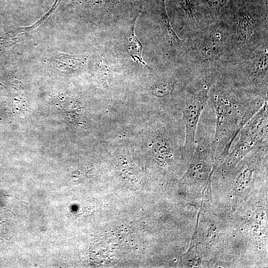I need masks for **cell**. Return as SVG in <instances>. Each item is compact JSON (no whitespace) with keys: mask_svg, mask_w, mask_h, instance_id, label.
Segmentation results:
<instances>
[{"mask_svg":"<svg viewBox=\"0 0 268 268\" xmlns=\"http://www.w3.org/2000/svg\"><path fill=\"white\" fill-rule=\"evenodd\" d=\"M215 116L212 141L214 157L226 156L243 126L268 101V96L257 93H240L216 87L211 95Z\"/></svg>","mask_w":268,"mask_h":268,"instance_id":"obj_1","label":"cell"},{"mask_svg":"<svg viewBox=\"0 0 268 268\" xmlns=\"http://www.w3.org/2000/svg\"><path fill=\"white\" fill-rule=\"evenodd\" d=\"M214 75L198 78L187 97L181 110L185 132V146L189 157L195 147L196 133L199 119L209 100V91L215 80Z\"/></svg>","mask_w":268,"mask_h":268,"instance_id":"obj_2","label":"cell"},{"mask_svg":"<svg viewBox=\"0 0 268 268\" xmlns=\"http://www.w3.org/2000/svg\"><path fill=\"white\" fill-rule=\"evenodd\" d=\"M268 103L262 107L243 126L233 141L228 154L230 165L251 150L268 145Z\"/></svg>","mask_w":268,"mask_h":268,"instance_id":"obj_3","label":"cell"},{"mask_svg":"<svg viewBox=\"0 0 268 268\" xmlns=\"http://www.w3.org/2000/svg\"><path fill=\"white\" fill-rule=\"evenodd\" d=\"M135 22L133 26L131 36L129 38L128 51L130 56L135 62H138L144 66H146L141 57L142 44L135 34Z\"/></svg>","mask_w":268,"mask_h":268,"instance_id":"obj_4","label":"cell"},{"mask_svg":"<svg viewBox=\"0 0 268 268\" xmlns=\"http://www.w3.org/2000/svg\"><path fill=\"white\" fill-rule=\"evenodd\" d=\"M175 83V81L171 79H163L153 85L152 92L157 97H165L172 93Z\"/></svg>","mask_w":268,"mask_h":268,"instance_id":"obj_5","label":"cell"},{"mask_svg":"<svg viewBox=\"0 0 268 268\" xmlns=\"http://www.w3.org/2000/svg\"><path fill=\"white\" fill-rule=\"evenodd\" d=\"M250 30V25L245 17L240 19L237 29V34L239 39L241 41L246 40Z\"/></svg>","mask_w":268,"mask_h":268,"instance_id":"obj_6","label":"cell"},{"mask_svg":"<svg viewBox=\"0 0 268 268\" xmlns=\"http://www.w3.org/2000/svg\"><path fill=\"white\" fill-rule=\"evenodd\" d=\"M182 7L192 18L195 17V12L194 6L189 0H177Z\"/></svg>","mask_w":268,"mask_h":268,"instance_id":"obj_7","label":"cell"},{"mask_svg":"<svg viewBox=\"0 0 268 268\" xmlns=\"http://www.w3.org/2000/svg\"><path fill=\"white\" fill-rule=\"evenodd\" d=\"M209 5L215 8L219 9L226 3L227 0H207Z\"/></svg>","mask_w":268,"mask_h":268,"instance_id":"obj_8","label":"cell"}]
</instances>
